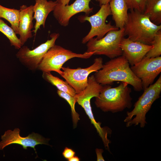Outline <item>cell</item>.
Masks as SVG:
<instances>
[{
    "mask_svg": "<svg viewBox=\"0 0 161 161\" xmlns=\"http://www.w3.org/2000/svg\"><path fill=\"white\" fill-rule=\"evenodd\" d=\"M128 61L122 55L111 59L94 75L96 81L103 85H111L114 82H125L137 92L143 90L140 80L134 73Z\"/></svg>",
    "mask_w": 161,
    "mask_h": 161,
    "instance_id": "obj_1",
    "label": "cell"
},
{
    "mask_svg": "<svg viewBox=\"0 0 161 161\" xmlns=\"http://www.w3.org/2000/svg\"><path fill=\"white\" fill-rule=\"evenodd\" d=\"M126 83L121 82L117 86H103L98 96L95 97L96 107L104 112L115 113L130 109L132 106L131 89Z\"/></svg>",
    "mask_w": 161,
    "mask_h": 161,
    "instance_id": "obj_2",
    "label": "cell"
},
{
    "mask_svg": "<svg viewBox=\"0 0 161 161\" xmlns=\"http://www.w3.org/2000/svg\"><path fill=\"white\" fill-rule=\"evenodd\" d=\"M124 36L131 40L151 45L154 36L161 30V25L151 22L148 16L135 10H130L124 27Z\"/></svg>",
    "mask_w": 161,
    "mask_h": 161,
    "instance_id": "obj_3",
    "label": "cell"
},
{
    "mask_svg": "<svg viewBox=\"0 0 161 161\" xmlns=\"http://www.w3.org/2000/svg\"><path fill=\"white\" fill-rule=\"evenodd\" d=\"M144 90V92L135 103L134 108L130 112H127L124 121L127 127L133 125H140L143 128L147 123L146 115L150 109L154 102L160 97L161 92V75L156 82L150 85Z\"/></svg>",
    "mask_w": 161,
    "mask_h": 161,
    "instance_id": "obj_4",
    "label": "cell"
},
{
    "mask_svg": "<svg viewBox=\"0 0 161 161\" xmlns=\"http://www.w3.org/2000/svg\"><path fill=\"white\" fill-rule=\"evenodd\" d=\"M88 84L86 87L80 93L75 96L76 102L84 109L90 120L91 122L96 129L101 138L105 148H109L111 141L108 138V135L112 132L108 127H102L101 123L97 122L94 117L91 105L92 98L97 97L102 89L103 85L98 83L94 75L88 78Z\"/></svg>",
    "mask_w": 161,
    "mask_h": 161,
    "instance_id": "obj_5",
    "label": "cell"
},
{
    "mask_svg": "<svg viewBox=\"0 0 161 161\" xmlns=\"http://www.w3.org/2000/svg\"><path fill=\"white\" fill-rule=\"evenodd\" d=\"M124 37L123 28L109 31L100 39L92 38L87 42L86 52H94V55H105L111 59L122 55L123 51L120 44Z\"/></svg>",
    "mask_w": 161,
    "mask_h": 161,
    "instance_id": "obj_6",
    "label": "cell"
},
{
    "mask_svg": "<svg viewBox=\"0 0 161 161\" xmlns=\"http://www.w3.org/2000/svg\"><path fill=\"white\" fill-rule=\"evenodd\" d=\"M94 54L93 52H86L83 54L77 53L55 44L45 55L37 69L42 72L55 71L61 75L62 72L61 69L68 60L74 58L87 59Z\"/></svg>",
    "mask_w": 161,
    "mask_h": 161,
    "instance_id": "obj_7",
    "label": "cell"
},
{
    "mask_svg": "<svg viewBox=\"0 0 161 161\" xmlns=\"http://www.w3.org/2000/svg\"><path fill=\"white\" fill-rule=\"evenodd\" d=\"M110 15H111V12L109 3H108L102 5L98 11L92 16H81L78 17V19L80 22L88 21L91 25L90 31L82 40L83 44L87 43L95 36H96L97 39H100L109 31L119 29L112 25L110 22L106 23V18Z\"/></svg>",
    "mask_w": 161,
    "mask_h": 161,
    "instance_id": "obj_8",
    "label": "cell"
},
{
    "mask_svg": "<svg viewBox=\"0 0 161 161\" xmlns=\"http://www.w3.org/2000/svg\"><path fill=\"white\" fill-rule=\"evenodd\" d=\"M103 64V58H96L93 64L87 68L71 69L62 67L63 71L60 75L75 89L76 94L78 93L87 86L89 75L101 69Z\"/></svg>",
    "mask_w": 161,
    "mask_h": 161,
    "instance_id": "obj_9",
    "label": "cell"
},
{
    "mask_svg": "<svg viewBox=\"0 0 161 161\" xmlns=\"http://www.w3.org/2000/svg\"><path fill=\"white\" fill-rule=\"evenodd\" d=\"M50 36V39L32 50L27 46H22L17 53L16 57L28 69L31 70H35L47 51L55 44L59 34L53 33Z\"/></svg>",
    "mask_w": 161,
    "mask_h": 161,
    "instance_id": "obj_10",
    "label": "cell"
},
{
    "mask_svg": "<svg viewBox=\"0 0 161 161\" xmlns=\"http://www.w3.org/2000/svg\"><path fill=\"white\" fill-rule=\"evenodd\" d=\"M141 82L143 90L152 84L161 72V57L147 58L130 67Z\"/></svg>",
    "mask_w": 161,
    "mask_h": 161,
    "instance_id": "obj_11",
    "label": "cell"
},
{
    "mask_svg": "<svg viewBox=\"0 0 161 161\" xmlns=\"http://www.w3.org/2000/svg\"><path fill=\"white\" fill-rule=\"evenodd\" d=\"M20 132L18 128H15L13 131L9 130L6 131L1 137L0 150H2L10 145L16 144L21 145L25 149H27L28 147L32 148L36 153L35 148L36 145L43 144L49 145L48 142L49 139L43 137L38 134L33 132L26 137H22L20 135Z\"/></svg>",
    "mask_w": 161,
    "mask_h": 161,
    "instance_id": "obj_12",
    "label": "cell"
},
{
    "mask_svg": "<svg viewBox=\"0 0 161 161\" xmlns=\"http://www.w3.org/2000/svg\"><path fill=\"white\" fill-rule=\"evenodd\" d=\"M91 0H75L70 5H63L57 3L53 11V16L62 26L68 25L70 18L75 15L81 12L88 16L92 12L89 3Z\"/></svg>",
    "mask_w": 161,
    "mask_h": 161,
    "instance_id": "obj_13",
    "label": "cell"
},
{
    "mask_svg": "<svg viewBox=\"0 0 161 161\" xmlns=\"http://www.w3.org/2000/svg\"><path fill=\"white\" fill-rule=\"evenodd\" d=\"M120 46L123 51V55L131 66L140 61L153 47L152 45L133 41L124 37L120 42Z\"/></svg>",
    "mask_w": 161,
    "mask_h": 161,
    "instance_id": "obj_14",
    "label": "cell"
},
{
    "mask_svg": "<svg viewBox=\"0 0 161 161\" xmlns=\"http://www.w3.org/2000/svg\"><path fill=\"white\" fill-rule=\"evenodd\" d=\"M33 5H23L20 7V19L18 29L19 39L22 46L28 39L32 38L31 30L33 27Z\"/></svg>",
    "mask_w": 161,
    "mask_h": 161,
    "instance_id": "obj_15",
    "label": "cell"
},
{
    "mask_svg": "<svg viewBox=\"0 0 161 161\" xmlns=\"http://www.w3.org/2000/svg\"><path fill=\"white\" fill-rule=\"evenodd\" d=\"M35 3L33 5V18L36 22L33 31L35 35L42 25L44 28L46 18L49 14L54 10L57 4V1H53L47 0H35Z\"/></svg>",
    "mask_w": 161,
    "mask_h": 161,
    "instance_id": "obj_16",
    "label": "cell"
},
{
    "mask_svg": "<svg viewBox=\"0 0 161 161\" xmlns=\"http://www.w3.org/2000/svg\"><path fill=\"white\" fill-rule=\"evenodd\" d=\"M112 19L115 27L123 28L128 19L129 9L125 0H111L109 3Z\"/></svg>",
    "mask_w": 161,
    "mask_h": 161,
    "instance_id": "obj_17",
    "label": "cell"
},
{
    "mask_svg": "<svg viewBox=\"0 0 161 161\" xmlns=\"http://www.w3.org/2000/svg\"><path fill=\"white\" fill-rule=\"evenodd\" d=\"M143 14L154 24L161 23V0H146Z\"/></svg>",
    "mask_w": 161,
    "mask_h": 161,
    "instance_id": "obj_18",
    "label": "cell"
},
{
    "mask_svg": "<svg viewBox=\"0 0 161 161\" xmlns=\"http://www.w3.org/2000/svg\"><path fill=\"white\" fill-rule=\"evenodd\" d=\"M42 76L46 81L55 86L58 90L72 96L76 94L75 89L66 81L52 75L50 72H43Z\"/></svg>",
    "mask_w": 161,
    "mask_h": 161,
    "instance_id": "obj_19",
    "label": "cell"
},
{
    "mask_svg": "<svg viewBox=\"0 0 161 161\" xmlns=\"http://www.w3.org/2000/svg\"><path fill=\"white\" fill-rule=\"evenodd\" d=\"M1 18L9 21L16 34H19V10L6 7L0 4V18Z\"/></svg>",
    "mask_w": 161,
    "mask_h": 161,
    "instance_id": "obj_20",
    "label": "cell"
},
{
    "mask_svg": "<svg viewBox=\"0 0 161 161\" xmlns=\"http://www.w3.org/2000/svg\"><path fill=\"white\" fill-rule=\"evenodd\" d=\"M0 31L8 39L11 46L15 49H19L22 46L19 38L11 27L8 26L1 18H0Z\"/></svg>",
    "mask_w": 161,
    "mask_h": 161,
    "instance_id": "obj_21",
    "label": "cell"
},
{
    "mask_svg": "<svg viewBox=\"0 0 161 161\" xmlns=\"http://www.w3.org/2000/svg\"><path fill=\"white\" fill-rule=\"evenodd\" d=\"M57 93L59 96L65 99L71 108L73 127L75 128L80 118L79 114L76 112L75 109V104L76 101L75 96H72L58 90L57 91Z\"/></svg>",
    "mask_w": 161,
    "mask_h": 161,
    "instance_id": "obj_22",
    "label": "cell"
},
{
    "mask_svg": "<svg viewBox=\"0 0 161 161\" xmlns=\"http://www.w3.org/2000/svg\"><path fill=\"white\" fill-rule=\"evenodd\" d=\"M151 45L153 48L146 54L147 58H154L160 56L161 55V30H160L154 36Z\"/></svg>",
    "mask_w": 161,
    "mask_h": 161,
    "instance_id": "obj_23",
    "label": "cell"
},
{
    "mask_svg": "<svg viewBox=\"0 0 161 161\" xmlns=\"http://www.w3.org/2000/svg\"><path fill=\"white\" fill-rule=\"evenodd\" d=\"M125 0L130 10H134L143 13L146 0Z\"/></svg>",
    "mask_w": 161,
    "mask_h": 161,
    "instance_id": "obj_24",
    "label": "cell"
},
{
    "mask_svg": "<svg viewBox=\"0 0 161 161\" xmlns=\"http://www.w3.org/2000/svg\"><path fill=\"white\" fill-rule=\"evenodd\" d=\"M75 153L72 149L66 147L62 152L63 157L66 159L68 160L75 156Z\"/></svg>",
    "mask_w": 161,
    "mask_h": 161,
    "instance_id": "obj_25",
    "label": "cell"
},
{
    "mask_svg": "<svg viewBox=\"0 0 161 161\" xmlns=\"http://www.w3.org/2000/svg\"><path fill=\"white\" fill-rule=\"evenodd\" d=\"M95 151L97 157V161H105V160L102 156V153L103 152V149L97 148L95 150Z\"/></svg>",
    "mask_w": 161,
    "mask_h": 161,
    "instance_id": "obj_26",
    "label": "cell"
},
{
    "mask_svg": "<svg viewBox=\"0 0 161 161\" xmlns=\"http://www.w3.org/2000/svg\"><path fill=\"white\" fill-rule=\"evenodd\" d=\"M58 3L63 5H68L70 0H57Z\"/></svg>",
    "mask_w": 161,
    "mask_h": 161,
    "instance_id": "obj_27",
    "label": "cell"
},
{
    "mask_svg": "<svg viewBox=\"0 0 161 161\" xmlns=\"http://www.w3.org/2000/svg\"><path fill=\"white\" fill-rule=\"evenodd\" d=\"M111 0H98L100 7L102 5L109 3Z\"/></svg>",
    "mask_w": 161,
    "mask_h": 161,
    "instance_id": "obj_28",
    "label": "cell"
},
{
    "mask_svg": "<svg viewBox=\"0 0 161 161\" xmlns=\"http://www.w3.org/2000/svg\"><path fill=\"white\" fill-rule=\"evenodd\" d=\"M69 161H79V158L76 156H74L68 160Z\"/></svg>",
    "mask_w": 161,
    "mask_h": 161,
    "instance_id": "obj_29",
    "label": "cell"
}]
</instances>
